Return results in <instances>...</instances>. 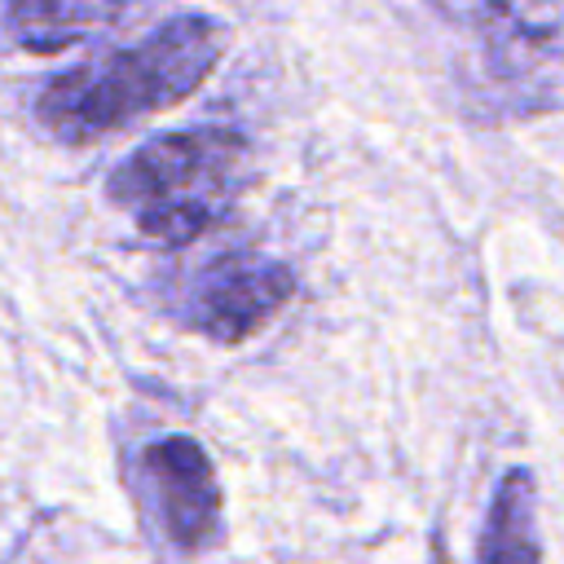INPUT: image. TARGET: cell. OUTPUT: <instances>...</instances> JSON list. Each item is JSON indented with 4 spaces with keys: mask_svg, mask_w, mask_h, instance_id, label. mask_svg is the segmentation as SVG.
Listing matches in <instances>:
<instances>
[{
    "mask_svg": "<svg viewBox=\"0 0 564 564\" xmlns=\"http://www.w3.org/2000/svg\"><path fill=\"white\" fill-rule=\"evenodd\" d=\"M229 31L203 13L172 18L141 44L110 57L84 62L57 79L35 101L40 123L70 145H88L106 132L128 128L141 115L185 101L220 62Z\"/></svg>",
    "mask_w": 564,
    "mask_h": 564,
    "instance_id": "6da1fadb",
    "label": "cell"
},
{
    "mask_svg": "<svg viewBox=\"0 0 564 564\" xmlns=\"http://www.w3.org/2000/svg\"><path fill=\"white\" fill-rule=\"evenodd\" d=\"M247 185V141L229 128H185L132 150L106 181L115 207L150 242L185 247L207 234Z\"/></svg>",
    "mask_w": 564,
    "mask_h": 564,
    "instance_id": "7a4b0ae2",
    "label": "cell"
},
{
    "mask_svg": "<svg viewBox=\"0 0 564 564\" xmlns=\"http://www.w3.org/2000/svg\"><path fill=\"white\" fill-rule=\"evenodd\" d=\"M449 22L480 35L489 75L507 88H538L551 106L560 79V0H432Z\"/></svg>",
    "mask_w": 564,
    "mask_h": 564,
    "instance_id": "3957f363",
    "label": "cell"
},
{
    "mask_svg": "<svg viewBox=\"0 0 564 564\" xmlns=\"http://www.w3.org/2000/svg\"><path fill=\"white\" fill-rule=\"evenodd\" d=\"M295 295V273L260 251H225L189 282L181 322L212 344H242Z\"/></svg>",
    "mask_w": 564,
    "mask_h": 564,
    "instance_id": "277c9868",
    "label": "cell"
},
{
    "mask_svg": "<svg viewBox=\"0 0 564 564\" xmlns=\"http://www.w3.org/2000/svg\"><path fill=\"white\" fill-rule=\"evenodd\" d=\"M141 489L172 546L198 551L220 524V489L207 449L194 436H159L141 449Z\"/></svg>",
    "mask_w": 564,
    "mask_h": 564,
    "instance_id": "5b68a950",
    "label": "cell"
},
{
    "mask_svg": "<svg viewBox=\"0 0 564 564\" xmlns=\"http://www.w3.org/2000/svg\"><path fill=\"white\" fill-rule=\"evenodd\" d=\"M123 0H9V31L31 53H62L119 18Z\"/></svg>",
    "mask_w": 564,
    "mask_h": 564,
    "instance_id": "8992f818",
    "label": "cell"
},
{
    "mask_svg": "<svg viewBox=\"0 0 564 564\" xmlns=\"http://www.w3.org/2000/svg\"><path fill=\"white\" fill-rule=\"evenodd\" d=\"M533 471L511 467L489 507L485 542H480V564H542V542H538V494H533Z\"/></svg>",
    "mask_w": 564,
    "mask_h": 564,
    "instance_id": "52a82bcc",
    "label": "cell"
}]
</instances>
